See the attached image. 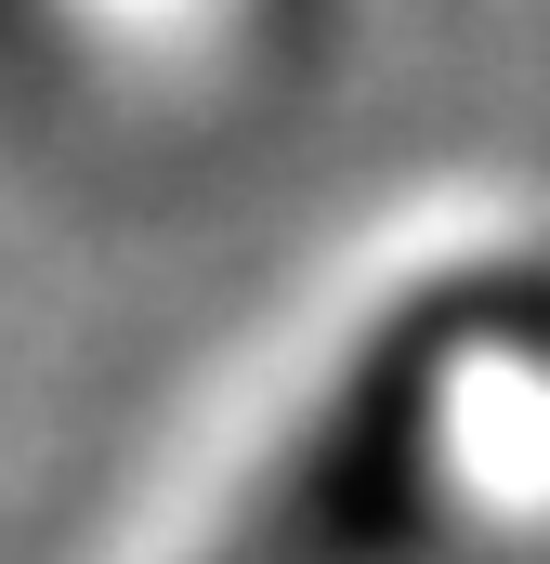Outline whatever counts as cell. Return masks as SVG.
<instances>
[{
	"label": "cell",
	"instance_id": "6da1fadb",
	"mask_svg": "<svg viewBox=\"0 0 550 564\" xmlns=\"http://www.w3.org/2000/svg\"><path fill=\"white\" fill-rule=\"evenodd\" d=\"M446 368H459V315L446 302L367 328L354 368L315 394V421L263 459V486L237 499L210 564H381L419 525V486H432Z\"/></svg>",
	"mask_w": 550,
	"mask_h": 564
}]
</instances>
